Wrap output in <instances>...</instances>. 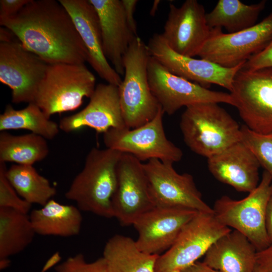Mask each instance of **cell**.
Returning <instances> with one entry per match:
<instances>
[{
  "label": "cell",
  "mask_w": 272,
  "mask_h": 272,
  "mask_svg": "<svg viewBox=\"0 0 272 272\" xmlns=\"http://www.w3.org/2000/svg\"><path fill=\"white\" fill-rule=\"evenodd\" d=\"M27 49L49 64H83L86 47L67 11L55 0H30L17 14L0 19Z\"/></svg>",
  "instance_id": "6da1fadb"
},
{
  "label": "cell",
  "mask_w": 272,
  "mask_h": 272,
  "mask_svg": "<svg viewBox=\"0 0 272 272\" xmlns=\"http://www.w3.org/2000/svg\"><path fill=\"white\" fill-rule=\"evenodd\" d=\"M122 153L105 148H92L82 170L65 193L82 211L106 218L114 217L112 198L117 183V167Z\"/></svg>",
  "instance_id": "7a4b0ae2"
},
{
  "label": "cell",
  "mask_w": 272,
  "mask_h": 272,
  "mask_svg": "<svg viewBox=\"0 0 272 272\" xmlns=\"http://www.w3.org/2000/svg\"><path fill=\"white\" fill-rule=\"evenodd\" d=\"M219 103H200L186 107L180 128L194 153L209 158L241 141V127Z\"/></svg>",
  "instance_id": "3957f363"
},
{
  "label": "cell",
  "mask_w": 272,
  "mask_h": 272,
  "mask_svg": "<svg viewBox=\"0 0 272 272\" xmlns=\"http://www.w3.org/2000/svg\"><path fill=\"white\" fill-rule=\"evenodd\" d=\"M150 56L147 45L137 36L123 58L124 79L118 87L123 119L128 128H135L150 121L161 107L152 93L148 81Z\"/></svg>",
  "instance_id": "277c9868"
},
{
  "label": "cell",
  "mask_w": 272,
  "mask_h": 272,
  "mask_svg": "<svg viewBox=\"0 0 272 272\" xmlns=\"http://www.w3.org/2000/svg\"><path fill=\"white\" fill-rule=\"evenodd\" d=\"M94 75L84 63L49 64L34 102L49 117L73 111L90 98L96 86Z\"/></svg>",
  "instance_id": "5b68a950"
},
{
  "label": "cell",
  "mask_w": 272,
  "mask_h": 272,
  "mask_svg": "<svg viewBox=\"0 0 272 272\" xmlns=\"http://www.w3.org/2000/svg\"><path fill=\"white\" fill-rule=\"evenodd\" d=\"M272 193V177L264 171L257 187L240 200L223 195L213 208L217 219L223 225L232 227L244 236L257 251L267 248L271 242L265 226V213Z\"/></svg>",
  "instance_id": "8992f818"
},
{
  "label": "cell",
  "mask_w": 272,
  "mask_h": 272,
  "mask_svg": "<svg viewBox=\"0 0 272 272\" xmlns=\"http://www.w3.org/2000/svg\"><path fill=\"white\" fill-rule=\"evenodd\" d=\"M162 108L148 123L135 128H112L103 133L106 148L129 154L141 161L158 159L174 164L183 157L182 150L166 137Z\"/></svg>",
  "instance_id": "52a82bcc"
},
{
  "label": "cell",
  "mask_w": 272,
  "mask_h": 272,
  "mask_svg": "<svg viewBox=\"0 0 272 272\" xmlns=\"http://www.w3.org/2000/svg\"><path fill=\"white\" fill-rule=\"evenodd\" d=\"M214 212H198L182 229L176 241L163 254L159 255L155 272H176L205 255L219 238L230 232Z\"/></svg>",
  "instance_id": "ba28073f"
},
{
  "label": "cell",
  "mask_w": 272,
  "mask_h": 272,
  "mask_svg": "<svg viewBox=\"0 0 272 272\" xmlns=\"http://www.w3.org/2000/svg\"><path fill=\"white\" fill-rule=\"evenodd\" d=\"M230 94L240 117L250 129L272 134V67L236 74Z\"/></svg>",
  "instance_id": "9c48e42d"
},
{
  "label": "cell",
  "mask_w": 272,
  "mask_h": 272,
  "mask_svg": "<svg viewBox=\"0 0 272 272\" xmlns=\"http://www.w3.org/2000/svg\"><path fill=\"white\" fill-rule=\"evenodd\" d=\"M147 72L152 93L164 113L169 115L182 107L204 102L225 103L234 107L230 93L211 90L176 76L151 56Z\"/></svg>",
  "instance_id": "30bf717a"
},
{
  "label": "cell",
  "mask_w": 272,
  "mask_h": 272,
  "mask_svg": "<svg viewBox=\"0 0 272 272\" xmlns=\"http://www.w3.org/2000/svg\"><path fill=\"white\" fill-rule=\"evenodd\" d=\"M49 64L17 38L0 42V81L12 90V102L33 103Z\"/></svg>",
  "instance_id": "8fae6325"
},
{
  "label": "cell",
  "mask_w": 272,
  "mask_h": 272,
  "mask_svg": "<svg viewBox=\"0 0 272 272\" xmlns=\"http://www.w3.org/2000/svg\"><path fill=\"white\" fill-rule=\"evenodd\" d=\"M271 39L272 12L253 26L239 32L224 33L221 28L212 29L197 56L233 67L262 50Z\"/></svg>",
  "instance_id": "7c38bea8"
},
{
  "label": "cell",
  "mask_w": 272,
  "mask_h": 272,
  "mask_svg": "<svg viewBox=\"0 0 272 272\" xmlns=\"http://www.w3.org/2000/svg\"><path fill=\"white\" fill-rule=\"evenodd\" d=\"M143 166L155 207H178L198 212H214L202 199L191 174H179L173 164L158 159L150 160L143 163Z\"/></svg>",
  "instance_id": "4fadbf2b"
},
{
  "label": "cell",
  "mask_w": 272,
  "mask_h": 272,
  "mask_svg": "<svg viewBox=\"0 0 272 272\" xmlns=\"http://www.w3.org/2000/svg\"><path fill=\"white\" fill-rule=\"evenodd\" d=\"M147 45L150 56L170 72L208 89L215 84L230 92L236 74L245 62L229 68L205 59L179 54L169 47L161 33L154 34Z\"/></svg>",
  "instance_id": "5bb4252c"
},
{
  "label": "cell",
  "mask_w": 272,
  "mask_h": 272,
  "mask_svg": "<svg viewBox=\"0 0 272 272\" xmlns=\"http://www.w3.org/2000/svg\"><path fill=\"white\" fill-rule=\"evenodd\" d=\"M112 207L114 217L124 226L133 225L140 216L155 207L143 163L129 154L122 153L117 164Z\"/></svg>",
  "instance_id": "9a60e30c"
},
{
  "label": "cell",
  "mask_w": 272,
  "mask_h": 272,
  "mask_svg": "<svg viewBox=\"0 0 272 272\" xmlns=\"http://www.w3.org/2000/svg\"><path fill=\"white\" fill-rule=\"evenodd\" d=\"M203 5L196 0H186L179 7L170 4L161 35L176 53L197 56L212 32Z\"/></svg>",
  "instance_id": "2e32d148"
},
{
  "label": "cell",
  "mask_w": 272,
  "mask_h": 272,
  "mask_svg": "<svg viewBox=\"0 0 272 272\" xmlns=\"http://www.w3.org/2000/svg\"><path fill=\"white\" fill-rule=\"evenodd\" d=\"M198 213L184 208H154L132 225L138 233V247L145 253L160 255L171 247L185 225Z\"/></svg>",
  "instance_id": "e0dca14e"
},
{
  "label": "cell",
  "mask_w": 272,
  "mask_h": 272,
  "mask_svg": "<svg viewBox=\"0 0 272 272\" xmlns=\"http://www.w3.org/2000/svg\"><path fill=\"white\" fill-rule=\"evenodd\" d=\"M60 130L71 132L88 127L103 134L110 128L126 127L122 115L118 86L99 84L88 104L80 111L60 120Z\"/></svg>",
  "instance_id": "ac0fdd59"
},
{
  "label": "cell",
  "mask_w": 272,
  "mask_h": 272,
  "mask_svg": "<svg viewBox=\"0 0 272 272\" xmlns=\"http://www.w3.org/2000/svg\"><path fill=\"white\" fill-rule=\"evenodd\" d=\"M71 16L87 50V62L107 83L119 86L120 75L104 55L101 31L97 12L89 0H58Z\"/></svg>",
  "instance_id": "d6986e66"
},
{
  "label": "cell",
  "mask_w": 272,
  "mask_h": 272,
  "mask_svg": "<svg viewBox=\"0 0 272 272\" xmlns=\"http://www.w3.org/2000/svg\"><path fill=\"white\" fill-rule=\"evenodd\" d=\"M260 167L253 154L241 141L208 158L212 175L239 192L250 193L257 187Z\"/></svg>",
  "instance_id": "ffe728a7"
},
{
  "label": "cell",
  "mask_w": 272,
  "mask_h": 272,
  "mask_svg": "<svg viewBox=\"0 0 272 272\" xmlns=\"http://www.w3.org/2000/svg\"><path fill=\"white\" fill-rule=\"evenodd\" d=\"M100 22L103 50L106 59L120 76L124 75L123 58L136 36L126 21L121 0H89Z\"/></svg>",
  "instance_id": "44dd1931"
},
{
  "label": "cell",
  "mask_w": 272,
  "mask_h": 272,
  "mask_svg": "<svg viewBox=\"0 0 272 272\" xmlns=\"http://www.w3.org/2000/svg\"><path fill=\"white\" fill-rule=\"evenodd\" d=\"M256 252L248 238L234 230L211 245L202 262L220 272H254Z\"/></svg>",
  "instance_id": "7402d4cb"
},
{
  "label": "cell",
  "mask_w": 272,
  "mask_h": 272,
  "mask_svg": "<svg viewBox=\"0 0 272 272\" xmlns=\"http://www.w3.org/2000/svg\"><path fill=\"white\" fill-rule=\"evenodd\" d=\"M81 211L77 207L51 199L42 208L31 211L29 216L36 234L70 237L80 232L83 221Z\"/></svg>",
  "instance_id": "603a6c76"
},
{
  "label": "cell",
  "mask_w": 272,
  "mask_h": 272,
  "mask_svg": "<svg viewBox=\"0 0 272 272\" xmlns=\"http://www.w3.org/2000/svg\"><path fill=\"white\" fill-rule=\"evenodd\" d=\"M158 256L141 251L132 238L117 234L106 242L102 257L107 272H155Z\"/></svg>",
  "instance_id": "cb8c5ba5"
},
{
  "label": "cell",
  "mask_w": 272,
  "mask_h": 272,
  "mask_svg": "<svg viewBox=\"0 0 272 272\" xmlns=\"http://www.w3.org/2000/svg\"><path fill=\"white\" fill-rule=\"evenodd\" d=\"M266 4L265 0L246 5L239 0H219L206 14L210 28H223L229 33H236L255 25Z\"/></svg>",
  "instance_id": "d4e9b609"
},
{
  "label": "cell",
  "mask_w": 272,
  "mask_h": 272,
  "mask_svg": "<svg viewBox=\"0 0 272 272\" xmlns=\"http://www.w3.org/2000/svg\"><path fill=\"white\" fill-rule=\"evenodd\" d=\"M36 234L28 214L0 208V258H9L24 250Z\"/></svg>",
  "instance_id": "484cf974"
},
{
  "label": "cell",
  "mask_w": 272,
  "mask_h": 272,
  "mask_svg": "<svg viewBox=\"0 0 272 272\" xmlns=\"http://www.w3.org/2000/svg\"><path fill=\"white\" fill-rule=\"evenodd\" d=\"M47 140L33 133L14 135L6 131L0 133V162L33 165L49 153Z\"/></svg>",
  "instance_id": "4316f807"
},
{
  "label": "cell",
  "mask_w": 272,
  "mask_h": 272,
  "mask_svg": "<svg viewBox=\"0 0 272 272\" xmlns=\"http://www.w3.org/2000/svg\"><path fill=\"white\" fill-rule=\"evenodd\" d=\"M26 129L46 140L53 139L59 132V125L50 119L34 103L17 110L9 104L0 115V131Z\"/></svg>",
  "instance_id": "83f0119b"
},
{
  "label": "cell",
  "mask_w": 272,
  "mask_h": 272,
  "mask_svg": "<svg viewBox=\"0 0 272 272\" xmlns=\"http://www.w3.org/2000/svg\"><path fill=\"white\" fill-rule=\"evenodd\" d=\"M6 176L18 194L31 205L43 206L56 194V188L33 165L13 164Z\"/></svg>",
  "instance_id": "f1b7e54d"
},
{
  "label": "cell",
  "mask_w": 272,
  "mask_h": 272,
  "mask_svg": "<svg viewBox=\"0 0 272 272\" xmlns=\"http://www.w3.org/2000/svg\"><path fill=\"white\" fill-rule=\"evenodd\" d=\"M241 142L272 177V134L257 133L243 125L241 127Z\"/></svg>",
  "instance_id": "f546056e"
},
{
  "label": "cell",
  "mask_w": 272,
  "mask_h": 272,
  "mask_svg": "<svg viewBox=\"0 0 272 272\" xmlns=\"http://www.w3.org/2000/svg\"><path fill=\"white\" fill-rule=\"evenodd\" d=\"M7 170L6 163L0 162V208L12 209L28 214L32 205L18 194L6 176Z\"/></svg>",
  "instance_id": "4dcf8cb0"
},
{
  "label": "cell",
  "mask_w": 272,
  "mask_h": 272,
  "mask_svg": "<svg viewBox=\"0 0 272 272\" xmlns=\"http://www.w3.org/2000/svg\"><path fill=\"white\" fill-rule=\"evenodd\" d=\"M56 272H107L105 261L103 257L87 262L82 253L69 257L55 267Z\"/></svg>",
  "instance_id": "1f68e13d"
},
{
  "label": "cell",
  "mask_w": 272,
  "mask_h": 272,
  "mask_svg": "<svg viewBox=\"0 0 272 272\" xmlns=\"http://www.w3.org/2000/svg\"><path fill=\"white\" fill-rule=\"evenodd\" d=\"M269 67H272V39L262 50L250 57L242 69L253 71Z\"/></svg>",
  "instance_id": "d6a6232c"
},
{
  "label": "cell",
  "mask_w": 272,
  "mask_h": 272,
  "mask_svg": "<svg viewBox=\"0 0 272 272\" xmlns=\"http://www.w3.org/2000/svg\"><path fill=\"white\" fill-rule=\"evenodd\" d=\"M30 0H1L0 19L17 14Z\"/></svg>",
  "instance_id": "836d02e7"
},
{
  "label": "cell",
  "mask_w": 272,
  "mask_h": 272,
  "mask_svg": "<svg viewBox=\"0 0 272 272\" xmlns=\"http://www.w3.org/2000/svg\"><path fill=\"white\" fill-rule=\"evenodd\" d=\"M255 267L260 272H272V243L265 249L257 251Z\"/></svg>",
  "instance_id": "e575fe53"
},
{
  "label": "cell",
  "mask_w": 272,
  "mask_h": 272,
  "mask_svg": "<svg viewBox=\"0 0 272 272\" xmlns=\"http://www.w3.org/2000/svg\"><path fill=\"white\" fill-rule=\"evenodd\" d=\"M124 10L125 15L128 25L133 33L136 36L137 34V25L134 18L133 14L138 1L121 0Z\"/></svg>",
  "instance_id": "d590c367"
},
{
  "label": "cell",
  "mask_w": 272,
  "mask_h": 272,
  "mask_svg": "<svg viewBox=\"0 0 272 272\" xmlns=\"http://www.w3.org/2000/svg\"><path fill=\"white\" fill-rule=\"evenodd\" d=\"M176 272H220L205 264L203 262L196 261L189 266Z\"/></svg>",
  "instance_id": "8d00e7d4"
},
{
  "label": "cell",
  "mask_w": 272,
  "mask_h": 272,
  "mask_svg": "<svg viewBox=\"0 0 272 272\" xmlns=\"http://www.w3.org/2000/svg\"><path fill=\"white\" fill-rule=\"evenodd\" d=\"M265 226L269 240L272 243V193L268 201L265 213Z\"/></svg>",
  "instance_id": "74e56055"
},
{
  "label": "cell",
  "mask_w": 272,
  "mask_h": 272,
  "mask_svg": "<svg viewBox=\"0 0 272 272\" xmlns=\"http://www.w3.org/2000/svg\"><path fill=\"white\" fill-rule=\"evenodd\" d=\"M60 259L61 256L60 253L58 252L54 253L46 262L41 272H46L49 268L57 265V264L60 261Z\"/></svg>",
  "instance_id": "f35d334b"
},
{
  "label": "cell",
  "mask_w": 272,
  "mask_h": 272,
  "mask_svg": "<svg viewBox=\"0 0 272 272\" xmlns=\"http://www.w3.org/2000/svg\"><path fill=\"white\" fill-rule=\"evenodd\" d=\"M11 260L9 258H0V269L4 270L10 266Z\"/></svg>",
  "instance_id": "ab89813d"
},
{
  "label": "cell",
  "mask_w": 272,
  "mask_h": 272,
  "mask_svg": "<svg viewBox=\"0 0 272 272\" xmlns=\"http://www.w3.org/2000/svg\"><path fill=\"white\" fill-rule=\"evenodd\" d=\"M160 1H157V0L154 1L152 8L151 10V12H150V15L151 16L155 15L156 12L157 10L158 7L160 3Z\"/></svg>",
  "instance_id": "60d3db41"
},
{
  "label": "cell",
  "mask_w": 272,
  "mask_h": 272,
  "mask_svg": "<svg viewBox=\"0 0 272 272\" xmlns=\"http://www.w3.org/2000/svg\"><path fill=\"white\" fill-rule=\"evenodd\" d=\"M254 272H260V271L256 267H255Z\"/></svg>",
  "instance_id": "b9f144b4"
}]
</instances>
